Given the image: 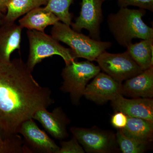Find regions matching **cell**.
Listing matches in <instances>:
<instances>
[{
	"label": "cell",
	"instance_id": "6da1fadb",
	"mask_svg": "<svg viewBox=\"0 0 153 153\" xmlns=\"http://www.w3.org/2000/svg\"><path fill=\"white\" fill-rule=\"evenodd\" d=\"M21 58L0 62V130L7 136L41 108L54 103L52 91L35 80Z\"/></svg>",
	"mask_w": 153,
	"mask_h": 153
},
{
	"label": "cell",
	"instance_id": "7a4b0ae2",
	"mask_svg": "<svg viewBox=\"0 0 153 153\" xmlns=\"http://www.w3.org/2000/svg\"><path fill=\"white\" fill-rule=\"evenodd\" d=\"M144 9L120 8L115 13L110 14L107 24L110 32L121 46L126 47L133 39L153 38V29L145 24L143 17Z\"/></svg>",
	"mask_w": 153,
	"mask_h": 153
},
{
	"label": "cell",
	"instance_id": "3957f363",
	"mask_svg": "<svg viewBox=\"0 0 153 153\" xmlns=\"http://www.w3.org/2000/svg\"><path fill=\"white\" fill-rule=\"evenodd\" d=\"M51 33V36L57 41L70 47L76 58L80 57L94 61L112 46V43L109 41L94 40L60 22L53 25Z\"/></svg>",
	"mask_w": 153,
	"mask_h": 153
},
{
	"label": "cell",
	"instance_id": "277c9868",
	"mask_svg": "<svg viewBox=\"0 0 153 153\" xmlns=\"http://www.w3.org/2000/svg\"><path fill=\"white\" fill-rule=\"evenodd\" d=\"M27 33L30 52L26 64L30 71L45 58L53 55L60 56L66 65L76 59L71 49L63 47L52 36L35 30H28Z\"/></svg>",
	"mask_w": 153,
	"mask_h": 153
},
{
	"label": "cell",
	"instance_id": "5b68a950",
	"mask_svg": "<svg viewBox=\"0 0 153 153\" xmlns=\"http://www.w3.org/2000/svg\"><path fill=\"white\" fill-rule=\"evenodd\" d=\"M100 68L89 60L77 62L75 60L66 65L62 70L63 79L60 90L69 94L73 104H79L86 85L100 72Z\"/></svg>",
	"mask_w": 153,
	"mask_h": 153
},
{
	"label": "cell",
	"instance_id": "8992f818",
	"mask_svg": "<svg viewBox=\"0 0 153 153\" xmlns=\"http://www.w3.org/2000/svg\"><path fill=\"white\" fill-rule=\"evenodd\" d=\"M70 131L86 152L111 153L119 151L116 134L112 131L97 127L86 128L72 126Z\"/></svg>",
	"mask_w": 153,
	"mask_h": 153
},
{
	"label": "cell",
	"instance_id": "52a82bcc",
	"mask_svg": "<svg viewBox=\"0 0 153 153\" xmlns=\"http://www.w3.org/2000/svg\"><path fill=\"white\" fill-rule=\"evenodd\" d=\"M96 61L105 73L121 83L143 71L127 51L117 54L105 51Z\"/></svg>",
	"mask_w": 153,
	"mask_h": 153
},
{
	"label": "cell",
	"instance_id": "ba28073f",
	"mask_svg": "<svg viewBox=\"0 0 153 153\" xmlns=\"http://www.w3.org/2000/svg\"><path fill=\"white\" fill-rule=\"evenodd\" d=\"M103 2L102 0H82L79 16L70 25L72 29L79 33L85 29L88 31L89 37L100 41V27L103 20L102 9Z\"/></svg>",
	"mask_w": 153,
	"mask_h": 153
},
{
	"label": "cell",
	"instance_id": "9c48e42d",
	"mask_svg": "<svg viewBox=\"0 0 153 153\" xmlns=\"http://www.w3.org/2000/svg\"><path fill=\"white\" fill-rule=\"evenodd\" d=\"M120 94H122V83L100 72L87 84L83 92L85 98L99 104L111 101Z\"/></svg>",
	"mask_w": 153,
	"mask_h": 153
},
{
	"label": "cell",
	"instance_id": "30bf717a",
	"mask_svg": "<svg viewBox=\"0 0 153 153\" xmlns=\"http://www.w3.org/2000/svg\"><path fill=\"white\" fill-rule=\"evenodd\" d=\"M18 133L22 134L25 144L32 151L42 153H57L60 149L56 143L37 124L30 119L22 123Z\"/></svg>",
	"mask_w": 153,
	"mask_h": 153
},
{
	"label": "cell",
	"instance_id": "8fae6325",
	"mask_svg": "<svg viewBox=\"0 0 153 153\" xmlns=\"http://www.w3.org/2000/svg\"><path fill=\"white\" fill-rule=\"evenodd\" d=\"M33 119L39 122L54 138L62 140L68 136L67 127L70 120L60 107L54 108L51 112L46 108L38 110L34 114Z\"/></svg>",
	"mask_w": 153,
	"mask_h": 153
},
{
	"label": "cell",
	"instance_id": "7c38bea8",
	"mask_svg": "<svg viewBox=\"0 0 153 153\" xmlns=\"http://www.w3.org/2000/svg\"><path fill=\"white\" fill-rule=\"evenodd\" d=\"M111 101L116 111L124 113L129 117L139 118L153 122V100L150 98L129 99L120 94Z\"/></svg>",
	"mask_w": 153,
	"mask_h": 153
},
{
	"label": "cell",
	"instance_id": "4fadbf2b",
	"mask_svg": "<svg viewBox=\"0 0 153 153\" xmlns=\"http://www.w3.org/2000/svg\"><path fill=\"white\" fill-rule=\"evenodd\" d=\"M122 94L132 98L153 97V66L122 83Z\"/></svg>",
	"mask_w": 153,
	"mask_h": 153
},
{
	"label": "cell",
	"instance_id": "5bb4252c",
	"mask_svg": "<svg viewBox=\"0 0 153 153\" xmlns=\"http://www.w3.org/2000/svg\"><path fill=\"white\" fill-rule=\"evenodd\" d=\"M23 28L15 23L6 24L0 30V62L10 61V56L20 49Z\"/></svg>",
	"mask_w": 153,
	"mask_h": 153
},
{
	"label": "cell",
	"instance_id": "9a60e30c",
	"mask_svg": "<svg viewBox=\"0 0 153 153\" xmlns=\"http://www.w3.org/2000/svg\"><path fill=\"white\" fill-rule=\"evenodd\" d=\"M58 22L59 19L55 14L41 7L30 11L19 21V25L23 29L43 33L48 26L54 25Z\"/></svg>",
	"mask_w": 153,
	"mask_h": 153
},
{
	"label": "cell",
	"instance_id": "2e32d148",
	"mask_svg": "<svg viewBox=\"0 0 153 153\" xmlns=\"http://www.w3.org/2000/svg\"><path fill=\"white\" fill-rule=\"evenodd\" d=\"M125 127L120 129L126 136L144 142L151 143L153 138V122L139 118L128 117Z\"/></svg>",
	"mask_w": 153,
	"mask_h": 153
},
{
	"label": "cell",
	"instance_id": "e0dca14e",
	"mask_svg": "<svg viewBox=\"0 0 153 153\" xmlns=\"http://www.w3.org/2000/svg\"><path fill=\"white\" fill-rule=\"evenodd\" d=\"M126 48L131 57L143 71L153 66V38L142 39L135 44L131 43Z\"/></svg>",
	"mask_w": 153,
	"mask_h": 153
},
{
	"label": "cell",
	"instance_id": "ac0fdd59",
	"mask_svg": "<svg viewBox=\"0 0 153 153\" xmlns=\"http://www.w3.org/2000/svg\"><path fill=\"white\" fill-rule=\"evenodd\" d=\"M49 0H11L7 7V13L4 17L6 24L15 23L20 17L30 11L46 6Z\"/></svg>",
	"mask_w": 153,
	"mask_h": 153
},
{
	"label": "cell",
	"instance_id": "d6986e66",
	"mask_svg": "<svg viewBox=\"0 0 153 153\" xmlns=\"http://www.w3.org/2000/svg\"><path fill=\"white\" fill-rule=\"evenodd\" d=\"M116 136L120 150L123 153H144L148 150L151 143L126 136L120 129H118Z\"/></svg>",
	"mask_w": 153,
	"mask_h": 153
},
{
	"label": "cell",
	"instance_id": "ffe728a7",
	"mask_svg": "<svg viewBox=\"0 0 153 153\" xmlns=\"http://www.w3.org/2000/svg\"><path fill=\"white\" fill-rule=\"evenodd\" d=\"M22 138L17 134L5 135L0 130V153H31Z\"/></svg>",
	"mask_w": 153,
	"mask_h": 153
},
{
	"label": "cell",
	"instance_id": "44dd1931",
	"mask_svg": "<svg viewBox=\"0 0 153 153\" xmlns=\"http://www.w3.org/2000/svg\"><path fill=\"white\" fill-rule=\"evenodd\" d=\"M74 0H49L44 7L50 11L59 19V21L70 26L72 14L69 12V8Z\"/></svg>",
	"mask_w": 153,
	"mask_h": 153
},
{
	"label": "cell",
	"instance_id": "7402d4cb",
	"mask_svg": "<svg viewBox=\"0 0 153 153\" xmlns=\"http://www.w3.org/2000/svg\"><path fill=\"white\" fill-rule=\"evenodd\" d=\"M61 147L57 153H84V149L74 136L69 140L60 142Z\"/></svg>",
	"mask_w": 153,
	"mask_h": 153
},
{
	"label": "cell",
	"instance_id": "603a6c76",
	"mask_svg": "<svg viewBox=\"0 0 153 153\" xmlns=\"http://www.w3.org/2000/svg\"><path fill=\"white\" fill-rule=\"evenodd\" d=\"M117 4L120 8L134 6L153 12V0H117Z\"/></svg>",
	"mask_w": 153,
	"mask_h": 153
},
{
	"label": "cell",
	"instance_id": "cb8c5ba5",
	"mask_svg": "<svg viewBox=\"0 0 153 153\" xmlns=\"http://www.w3.org/2000/svg\"><path fill=\"white\" fill-rule=\"evenodd\" d=\"M128 116L124 113L116 111L111 117V124L115 128L121 129L125 127L127 123Z\"/></svg>",
	"mask_w": 153,
	"mask_h": 153
},
{
	"label": "cell",
	"instance_id": "d4e9b609",
	"mask_svg": "<svg viewBox=\"0 0 153 153\" xmlns=\"http://www.w3.org/2000/svg\"><path fill=\"white\" fill-rule=\"evenodd\" d=\"M11 0H0V9L1 11L7 10V7Z\"/></svg>",
	"mask_w": 153,
	"mask_h": 153
},
{
	"label": "cell",
	"instance_id": "484cf974",
	"mask_svg": "<svg viewBox=\"0 0 153 153\" xmlns=\"http://www.w3.org/2000/svg\"><path fill=\"white\" fill-rule=\"evenodd\" d=\"M2 11H1V9H0V13H1V12Z\"/></svg>",
	"mask_w": 153,
	"mask_h": 153
},
{
	"label": "cell",
	"instance_id": "4316f807",
	"mask_svg": "<svg viewBox=\"0 0 153 153\" xmlns=\"http://www.w3.org/2000/svg\"><path fill=\"white\" fill-rule=\"evenodd\" d=\"M102 1H103V2L104 1H107V0H102Z\"/></svg>",
	"mask_w": 153,
	"mask_h": 153
},
{
	"label": "cell",
	"instance_id": "83f0119b",
	"mask_svg": "<svg viewBox=\"0 0 153 153\" xmlns=\"http://www.w3.org/2000/svg\"><path fill=\"white\" fill-rule=\"evenodd\" d=\"M0 14H1V13H0Z\"/></svg>",
	"mask_w": 153,
	"mask_h": 153
}]
</instances>
